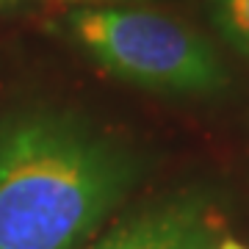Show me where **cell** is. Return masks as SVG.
Here are the masks:
<instances>
[{
	"label": "cell",
	"mask_w": 249,
	"mask_h": 249,
	"mask_svg": "<svg viewBox=\"0 0 249 249\" xmlns=\"http://www.w3.org/2000/svg\"><path fill=\"white\" fill-rule=\"evenodd\" d=\"M142 175L124 144L64 111L0 119V249H78Z\"/></svg>",
	"instance_id": "cell-1"
},
{
	"label": "cell",
	"mask_w": 249,
	"mask_h": 249,
	"mask_svg": "<svg viewBox=\"0 0 249 249\" xmlns=\"http://www.w3.org/2000/svg\"><path fill=\"white\" fill-rule=\"evenodd\" d=\"M72 34L100 67L142 89L213 94L230 80L208 39L158 11L83 9L72 17Z\"/></svg>",
	"instance_id": "cell-2"
},
{
	"label": "cell",
	"mask_w": 249,
	"mask_h": 249,
	"mask_svg": "<svg viewBox=\"0 0 249 249\" xmlns=\"http://www.w3.org/2000/svg\"><path fill=\"white\" fill-rule=\"evenodd\" d=\"M216 219L199 194L152 202L116 224L94 249H213Z\"/></svg>",
	"instance_id": "cell-3"
},
{
	"label": "cell",
	"mask_w": 249,
	"mask_h": 249,
	"mask_svg": "<svg viewBox=\"0 0 249 249\" xmlns=\"http://www.w3.org/2000/svg\"><path fill=\"white\" fill-rule=\"evenodd\" d=\"M211 19L232 47L249 55V0H211Z\"/></svg>",
	"instance_id": "cell-4"
},
{
	"label": "cell",
	"mask_w": 249,
	"mask_h": 249,
	"mask_svg": "<svg viewBox=\"0 0 249 249\" xmlns=\"http://www.w3.org/2000/svg\"><path fill=\"white\" fill-rule=\"evenodd\" d=\"M216 249H247V247H241V244H235V241H224V244H219Z\"/></svg>",
	"instance_id": "cell-5"
},
{
	"label": "cell",
	"mask_w": 249,
	"mask_h": 249,
	"mask_svg": "<svg viewBox=\"0 0 249 249\" xmlns=\"http://www.w3.org/2000/svg\"><path fill=\"white\" fill-rule=\"evenodd\" d=\"M11 3H19V0H0V6H11Z\"/></svg>",
	"instance_id": "cell-6"
}]
</instances>
